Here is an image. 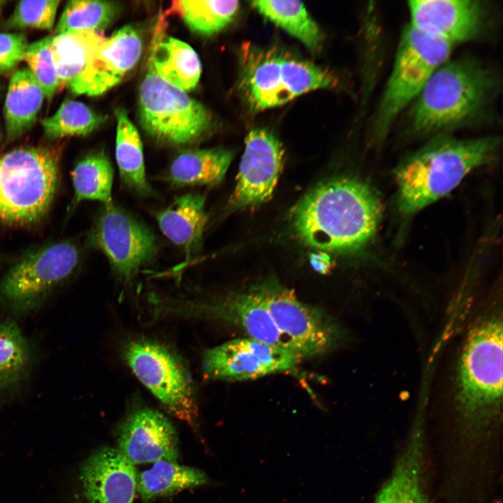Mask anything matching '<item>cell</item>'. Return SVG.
Listing matches in <instances>:
<instances>
[{
    "label": "cell",
    "mask_w": 503,
    "mask_h": 503,
    "mask_svg": "<svg viewBox=\"0 0 503 503\" xmlns=\"http://www.w3.org/2000/svg\"><path fill=\"white\" fill-rule=\"evenodd\" d=\"M382 214L376 192L352 177L327 181L293 207L291 222L306 245L330 252H353L374 236Z\"/></svg>",
    "instance_id": "1"
},
{
    "label": "cell",
    "mask_w": 503,
    "mask_h": 503,
    "mask_svg": "<svg viewBox=\"0 0 503 503\" xmlns=\"http://www.w3.org/2000/svg\"><path fill=\"white\" fill-rule=\"evenodd\" d=\"M499 86L497 74L475 57L449 58L409 105V131L433 137L481 123L492 110Z\"/></svg>",
    "instance_id": "2"
},
{
    "label": "cell",
    "mask_w": 503,
    "mask_h": 503,
    "mask_svg": "<svg viewBox=\"0 0 503 503\" xmlns=\"http://www.w3.org/2000/svg\"><path fill=\"white\" fill-rule=\"evenodd\" d=\"M500 140L495 136L458 138L450 134L431 137L396 168L398 206L414 214L453 190L473 170L491 162Z\"/></svg>",
    "instance_id": "3"
},
{
    "label": "cell",
    "mask_w": 503,
    "mask_h": 503,
    "mask_svg": "<svg viewBox=\"0 0 503 503\" xmlns=\"http://www.w3.org/2000/svg\"><path fill=\"white\" fill-rule=\"evenodd\" d=\"M455 405L468 430L480 431L497 418L502 401V322L483 319L468 333L456 374Z\"/></svg>",
    "instance_id": "4"
},
{
    "label": "cell",
    "mask_w": 503,
    "mask_h": 503,
    "mask_svg": "<svg viewBox=\"0 0 503 503\" xmlns=\"http://www.w3.org/2000/svg\"><path fill=\"white\" fill-rule=\"evenodd\" d=\"M239 57L238 89L252 112L279 106L309 92L337 85L328 70L279 48L246 43Z\"/></svg>",
    "instance_id": "5"
},
{
    "label": "cell",
    "mask_w": 503,
    "mask_h": 503,
    "mask_svg": "<svg viewBox=\"0 0 503 503\" xmlns=\"http://www.w3.org/2000/svg\"><path fill=\"white\" fill-rule=\"evenodd\" d=\"M59 178L56 154L23 147L0 156V221L27 225L48 211Z\"/></svg>",
    "instance_id": "6"
},
{
    "label": "cell",
    "mask_w": 503,
    "mask_h": 503,
    "mask_svg": "<svg viewBox=\"0 0 503 503\" xmlns=\"http://www.w3.org/2000/svg\"><path fill=\"white\" fill-rule=\"evenodd\" d=\"M453 47L409 24L404 27L374 114L375 138L386 137L397 117L412 103L432 73L450 58Z\"/></svg>",
    "instance_id": "7"
},
{
    "label": "cell",
    "mask_w": 503,
    "mask_h": 503,
    "mask_svg": "<svg viewBox=\"0 0 503 503\" xmlns=\"http://www.w3.org/2000/svg\"><path fill=\"white\" fill-rule=\"evenodd\" d=\"M138 95L141 126L159 143L190 144L211 127L212 118L206 107L160 78L148 63Z\"/></svg>",
    "instance_id": "8"
},
{
    "label": "cell",
    "mask_w": 503,
    "mask_h": 503,
    "mask_svg": "<svg viewBox=\"0 0 503 503\" xmlns=\"http://www.w3.org/2000/svg\"><path fill=\"white\" fill-rule=\"evenodd\" d=\"M125 363L163 407L191 427L197 425L198 408L191 374L182 360L159 342L136 338L122 348Z\"/></svg>",
    "instance_id": "9"
},
{
    "label": "cell",
    "mask_w": 503,
    "mask_h": 503,
    "mask_svg": "<svg viewBox=\"0 0 503 503\" xmlns=\"http://www.w3.org/2000/svg\"><path fill=\"white\" fill-rule=\"evenodd\" d=\"M78 261L77 248L68 242L31 253L15 264L1 281V305L16 316L37 310L72 275Z\"/></svg>",
    "instance_id": "10"
},
{
    "label": "cell",
    "mask_w": 503,
    "mask_h": 503,
    "mask_svg": "<svg viewBox=\"0 0 503 503\" xmlns=\"http://www.w3.org/2000/svg\"><path fill=\"white\" fill-rule=\"evenodd\" d=\"M153 309L156 314L219 321L231 324L242 330L247 337L296 352L251 288L244 292L205 300L155 299Z\"/></svg>",
    "instance_id": "11"
},
{
    "label": "cell",
    "mask_w": 503,
    "mask_h": 503,
    "mask_svg": "<svg viewBox=\"0 0 503 503\" xmlns=\"http://www.w3.org/2000/svg\"><path fill=\"white\" fill-rule=\"evenodd\" d=\"M251 289L302 359L321 354L334 345L337 328L319 309L302 302L293 291L275 282H263Z\"/></svg>",
    "instance_id": "12"
},
{
    "label": "cell",
    "mask_w": 503,
    "mask_h": 503,
    "mask_svg": "<svg viewBox=\"0 0 503 503\" xmlns=\"http://www.w3.org/2000/svg\"><path fill=\"white\" fill-rule=\"evenodd\" d=\"M302 360L291 349L240 337L206 350L202 371L207 379L249 380L292 372Z\"/></svg>",
    "instance_id": "13"
},
{
    "label": "cell",
    "mask_w": 503,
    "mask_h": 503,
    "mask_svg": "<svg viewBox=\"0 0 503 503\" xmlns=\"http://www.w3.org/2000/svg\"><path fill=\"white\" fill-rule=\"evenodd\" d=\"M92 235L115 273L125 281L136 276L157 251L154 234L113 203L101 210Z\"/></svg>",
    "instance_id": "14"
},
{
    "label": "cell",
    "mask_w": 503,
    "mask_h": 503,
    "mask_svg": "<svg viewBox=\"0 0 503 503\" xmlns=\"http://www.w3.org/2000/svg\"><path fill=\"white\" fill-rule=\"evenodd\" d=\"M284 153L282 145L272 133L262 129L251 130L245 138L229 206L250 207L268 201L282 171Z\"/></svg>",
    "instance_id": "15"
},
{
    "label": "cell",
    "mask_w": 503,
    "mask_h": 503,
    "mask_svg": "<svg viewBox=\"0 0 503 503\" xmlns=\"http://www.w3.org/2000/svg\"><path fill=\"white\" fill-rule=\"evenodd\" d=\"M409 24L453 46L477 38L486 26L487 10L478 0H412Z\"/></svg>",
    "instance_id": "16"
},
{
    "label": "cell",
    "mask_w": 503,
    "mask_h": 503,
    "mask_svg": "<svg viewBox=\"0 0 503 503\" xmlns=\"http://www.w3.org/2000/svg\"><path fill=\"white\" fill-rule=\"evenodd\" d=\"M142 50V38L133 27L126 25L116 30L95 50L82 73L68 89L78 95L103 94L136 66Z\"/></svg>",
    "instance_id": "17"
},
{
    "label": "cell",
    "mask_w": 503,
    "mask_h": 503,
    "mask_svg": "<svg viewBox=\"0 0 503 503\" xmlns=\"http://www.w3.org/2000/svg\"><path fill=\"white\" fill-rule=\"evenodd\" d=\"M119 451L133 465L161 460L176 462L177 436L169 420L149 407L132 411L123 423Z\"/></svg>",
    "instance_id": "18"
},
{
    "label": "cell",
    "mask_w": 503,
    "mask_h": 503,
    "mask_svg": "<svg viewBox=\"0 0 503 503\" xmlns=\"http://www.w3.org/2000/svg\"><path fill=\"white\" fill-rule=\"evenodd\" d=\"M136 475L133 465L118 449H100L81 470L88 503H133Z\"/></svg>",
    "instance_id": "19"
},
{
    "label": "cell",
    "mask_w": 503,
    "mask_h": 503,
    "mask_svg": "<svg viewBox=\"0 0 503 503\" xmlns=\"http://www.w3.org/2000/svg\"><path fill=\"white\" fill-rule=\"evenodd\" d=\"M163 14L155 24L148 64L165 81L184 92L194 89L200 80L201 64L196 52L187 43L166 35Z\"/></svg>",
    "instance_id": "20"
},
{
    "label": "cell",
    "mask_w": 503,
    "mask_h": 503,
    "mask_svg": "<svg viewBox=\"0 0 503 503\" xmlns=\"http://www.w3.org/2000/svg\"><path fill=\"white\" fill-rule=\"evenodd\" d=\"M424 450V436L418 427L408 439L374 503H430L423 480Z\"/></svg>",
    "instance_id": "21"
},
{
    "label": "cell",
    "mask_w": 503,
    "mask_h": 503,
    "mask_svg": "<svg viewBox=\"0 0 503 503\" xmlns=\"http://www.w3.org/2000/svg\"><path fill=\"white\" fill-rule=\"evenodd\" d=\"M156 219L163 235L189 256L200 245L207 223L205 198L196 194L177 198Z\"/></svg>",
    "instance_id": "22"
},
{
    "label": "cell",
    "mask_w": 503,
    "mask_h": 503,
    "mask_svg": "<svg viewBox=\"0 0 503 503\" xmlns=\"http://www.w3.org/2000/svg\"><path fill=\"white\" fill-rule=\"evenodd\" d=\"M45 94L27 68L15 71L10 79L4 104V120L8 140L24 134L36 122Z\"/></svg>",
    "instance_id": "23"
},
{
    "label": "cell",
    "mask_w": 503,
    "mask_h": 503,
    "mask_svg": "<svg viewBox=\"0 0 503 503\" xmlns=\"http://www.w3.org/2000/svg\"><path fill=\"white\" fill-rule=\"evenodd\" d=\"M31 345L11 319L0 321V402L11 396L27 380L31 369Z\"/></svg>",
    "instance_id": "24"
},
{
    "label": "cell",
    "mask_w": 503,
    "mask_h": 503,
    "mask_svg": "<svg viewBox=\"0 0 503 503\" xmlns=\"http://www.w3.org/2000/svg\"><path fill=\"white\" fill-rule=\"evenodd\" d=\"M233 156L231 151L220 148L184 152L173 161L169 179L177 186L217 184L224 179Z\"/></svg>",
    "instance_id": "25"
},
{
    "label": "cell",
    "mask_w": 503,
    "mask_h": 503,
    "mask_svg": "<svg viewBox=\"0 0 503 503\" xmlns=\"http://www.w3.org/2000/svg\"><path fill=\"white\" fill-rule=\"evenodd\" d=\"M115 115V159L121 178L131 189L139 194H148L151 189L146 177L143 144L139 133L124 109L118 108Z\"/></svg>",
    "instance_id": "26"
},
{
    "label": "cell",
    "mask_w": 503,
    "mask_h": 503,
    "mask_svg": "<svg viewBox=\"0 0 503 503\" xmlns=\"http://www.w3.org/2000/svg\"><path fill=\"white\" fill-rule=\"evenodd\" d=\"M105 39L101 32L77 31L57 34L52 50L61 87L68 88L80 76L95 50Z\"/></svg>",
    "instance_id": "27"
},
{
    "label": "cell",
    "mask_w": 503,
    "mask_h": 503,
    "mask_svg": "<svg viewBox=\"0 0 503 503\" xmlns=\"http://www.w3.org/2000/svg\"><path fill=\"white\" fill-rule=\"evenodd\" d=\"M251 5L313 52H318L322 47L323 34L301 1H254Z\"/></svg>",
    "instance_id": "28"
},
{
    "label": "cell",
    "mask_w": 503,
    "mask_h": 503,
    "mask_svg": "<svg viewBox=\"0 0 503 503\" xmlns=\"http://www.w3.org/2000/svg\"><path fill=\"white\" fill-rule=\"evenodd\" d=\"M208 482L202 471L166 460L136 475V490L145 501L173 494Z\"/></svg>",
    "instance_id": "29"
},
{
    "label": "cell",
    "mask_w": 503,
    "mask_h": 503,
    "mask_svg": "<svg viewBox=\"0 0 503 503\" xmlns=\"http://www.w3.org/2000/svg\"><path fill=\"white\" fill-rule=\"evenodd\" d=\"M77 202L96 201L104 206L112 203L113 168L104 152L91 153L80 160L72 172Z\"/></svg>",
    "instance_id": "30"
},
{
    "label": "cell",
    "mask_w": 503,
    "mask_h": 503,
    "mask_svg": "<svg viewBox=\"0 0 503 503\" xmlns=\"http://www.w3.org/2000/svg\"><path fill=\"white\" fill-rule=\"evenodd\" d=\"M238 1H174L170 10L193 32L212 36L226 27L238 13Z\"/></svg>",
    "instance_id": "31"
},
{
    "label": "cell",
    "mask_w": 503,
    "mask_h": 503,
    "mask_svg": "<svg viewBox=\"0 0 503 503\" xmlns=\"http://www.w3.org/2000/svg\"><path fill=\"white\" fill-rule=\"evenodd\" d=\"M117 2L100 0L68 1L56 26L57 34L77 31L101 32L117 17Z\"/></svg>",
    "instance_id": "32"
},
{
    "label": "cell",
    "mask_w": 503,
    "mask_h": 503,
    "mask_svg": "<svg viewBox=\"0 0 503 503\" xmlns=\"http://www.w3.org/2000/svg\"><path fill=\"white\" fill-rule=\"evenodd\" d=\"M105 117L96 113L85 103L64 101L56 112L44 119L42 127L44 136L50 140L69 136H85L99 128Z\"/></svg>",
    "instance_id": "33"
},
{
    "label": "cell",
    "mask_w": 503,
    "mask_h": 503,
    "mask_svg": "<svg viewBox=\"0 0 503 503\" xmlns=\"http://www.w3.org/2000/svg\"><path fill=\"white\" fill-rule=\"evenodd\" d=\"M52 36H46L28 45L22 59L48 101L61 88L52 50Z\"/></svg>",
    "instance_id": "34"
},
{
    "label": "cell",
    "mask_w": 503,
    "mask_h": 503,
    "mask_svg": "<svg viewBox=\"0 0 503 503\" xmlns=\"http://www.w3.org/2000/svg\"><path fill=\"white\" fill-rule=\"evenodd\" d=\"M59 3V0L20 1L6 20L5 27L51 30Z\"/></svg>",
    "instance_id": "35"
},
{
    "label": "cell",
    "mask_w": 503,
    "mask_h": 503,
    "mask_svg": "<svg viewBox=\"0 0 503 503\" xmlns=\"http://www.w3.org/2000/svg\"><path fill=\"white\" fill-rule=\"evenodd\" d=\"M21 33H0V73H7L21 61L28 46Z\"/></svg>",
    "instance_id": "36"
},
{
    "label": "cell",
    "mask_w": 503,
    "mask_h": 503,
    "mask_svg": "<svg viewBox=\"0 0 503 503\" xmlns=\"http://www.w3.org/2000/svg\"><path fill=\"white\" fill-rule=\"evenodd\" d=\"M310 262L312 267L321 274H326L331 268L330 259L325 253L320 252L312 254Z\"/></svg>",
    "instance_id": "37"
},
{
    "label": "cell",
    "mask_w": 503,
    "mask_h": 503,
    "mask_svg": "<svg viewBox=\"0 0 503 503\" xmlns=\"http://www.w3.org/2000/svg\"><path fill=\"white\" fill-rule=\"evenodd\" d=\"M5 3H6V1H5L0 0V14H1V13L2 8H3V6H4Z\"/></svg>",
    "instance_id": "38"
}]
</instances>
